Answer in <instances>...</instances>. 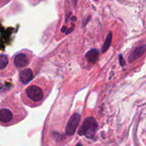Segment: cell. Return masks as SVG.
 Segmentation results:
<instances>
[{
  "label": "cell",
  "mask_w": 146,
  "mask_h": 146,
  "mask_svg": "<svg viewBox=\"0 0 146 146\" xmlns=\"http://www.w3.org/2000/svg\"><path fill=\"white\" fill-rule=\"evenodd\" d=\"M54 82L44 77L32 81L21 94L22 101L29 108L40 106L51 93Z\"/></svg>",
  "instance_id": "obj_1"
},
{
  "label": "cell",
  "mask_w": 146,
  "mask_h": 146,
  "mask_svg": "<svg viewBox=\"0 0 146 146\" xmlns=\"http://www.w3.org/2000/svg\"><path fill=\"white\" fill-rule=\"evenodd\" d=\"M27 116V112L19 100L11 97L0 103V124L9 126L19 123Z\"/></svg>",
  "instance_id": "obj_2"
},
{
  "label": "cell",
  "mask_w": 146,
  "mask_h": 146,
  "mask_svg": "<svg viewBox=\"0 0 146 146\" xmlns=\"http://www.w3.org/2000/svg\"><path fill=\"white\" fill-rule=\"evenodd\" d=\"M32 58H33V53L30 50H21L14 56L13 64L17 68H24L30 64Z\"/></svg>",
  "instance_id": "obj_3"
},
{
  "label": "cell",
  "mask_w": 146,
  "mask_h": 146,
  "mask_svg": "<svg viewBox=\"0 0 146 146\" xmlns=\"http://www.w3.org/2000/svg\"><path fill=\"white\" fill-rule=\"evenodd\" d=\"M96 120L93 117H88L85 120L80 130V135H85L88 138H92L95 135L97 130Z\"/></svg>",
  "instance_id": "obj_4"
},
{
  "label": "cell",
  "mask_w": 146,
  "mask_h": 146,
  "mask_svg": "<svg viewBox=\"0 0 146 146\" xmlns=\"http://www.w3.org/2000/svg\"><path fill=\"white\" fill-rule=\"evenodd\" d=\"M80 120V115L79 113H74L69 119L66 126L65 133L68 136L72 135L76 131Z\"/></svg>",
  "instance_id": "obj_5"
},
{
  "label": "cell",
  "mask_w": 146,
  "mask_h": 146,
  "mask_svg": "<svg viewBox=\"0 0 146 146\" xmlns=\"http://www.w3.org/2000/svg\"><path fill=\"white\" fill-rule=\"evenodd\" d=\"M34 74L32 72V69L27 68L23 70L22 71L20 72L19 75V82L22 84L23 85H27L29 83V82L32 81L33 79Z\"/></svg>",
  "instance_id": "obj_6"
},
{
  "label": "cell",
  "mask_w": 146,
  "mask_h": 146,
  "mask_svg": "<svg viewBox=\"0 0 146 146\" xmlns=\"http://www.w3.org/2000/svg\"><path fill=\"white\" fill-rule=\"evenodd\" d=\"M146 50V46H142V47H138V48L136 49L135 50L132 52V54H130V57H129V62H132L135 61V60H137L139 57H140L141 55H143V53L145 52Z\"/></svg>",
  "instance_id": "obj_7"
},
{
  "label": "cell",
  "mask_w": 146,
  "mask_h": 146,
  "mask_svg": "<svg viewBox=\"0 0 146 146\" xmlns=\"http://www.w3.org/2000/svg\"><path fill=\"white\" fill-rule=\"evenodd\" d=\"M8 66H11L9 57L6 54H0V72L5 71Z\"/></svg>",
  "instance_id": "obj_8"
},
{
  "label": "cell",
  "mask_w": 146,
  "mask_h": 146,
  "mask_svg": "<svg viewBox=\"0 0 146 146\" xmlns=\"http://www.w3.org/2000/svg\"><path fill=\"white\" fill-rule=\"evenodd\" d=\"M98 52L97 50H91L86 55V57L89 62H95L97 61V60H98Z\"/></svg>",
  "instance_id": "obj_9"
},
{
  "label": "cell",
  "mask_w": 146,
  "mask_h": 146,
  "mask_svg": "<svg viewBox=\"0 0 146 146\" xmlns=\"http://www.w3.org/2000/svg\"><path fill=\"white\" fill-rule=\"evenodd\" d=\"M77 146H82V145H80V144H78V145H77Z\"/></svg>",
  "instance_id": "obj_10"
}]
</instances>
